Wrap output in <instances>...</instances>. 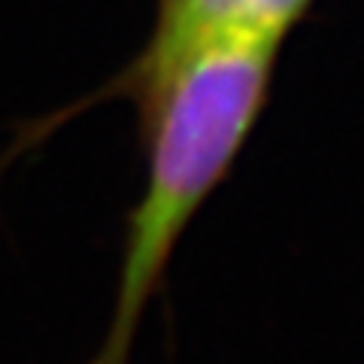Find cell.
Returning <instances> with one entry per match:
<instances>
[{"label": "cell", "instance_id": "obj_1", "mask_svg": "<svg viewBox=\"0 0 364 364\" xmlns=\"http://www.w3.org/2000/svg\"><path fill=\"white\" fill-rule=\"evenodd\" d=\"M277 52L264 46L200 52L146 100L149 170L124 228L116 304L91 364H128L140 318L182 231L231 170L264 109Z\"/></svg>", "mask_w": 364, "mask_h": 364}, {"label": "cell", "instance_id": "obj_2", "mask_svg": "<svg viewBox=\"0 0 364 364\" xmlns=\"http://www.w3.org/2000/svg\"><path fill=\"white\" fill-rule=\"evenodd\" d=\"M313 0H161L155 31L134 82L149 100L167 76L200 52L222 46H264L279 49Z\"/></svg>", "mask_w": 364, "mask_h": 364}]
</instances>
